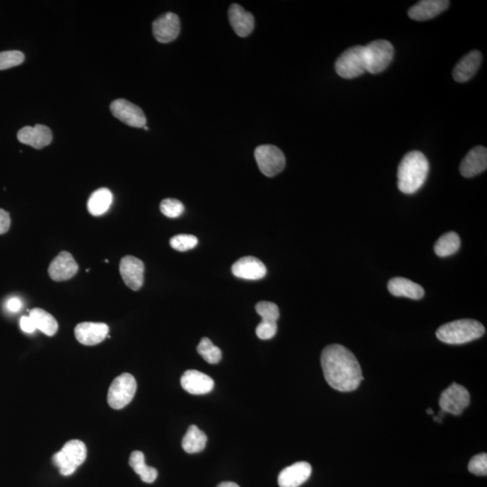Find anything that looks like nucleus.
I'll return each mask as SVG.
<instances>
[{
	"label": "nucleus",
	"mask_w": 487,
	"mask_h": 487,
	"mask_svg": "<svg viewBox=\"0 0 487 487\" xmlns=\"http://www.w3.org/2000/svg\"><path fill=\"white\" fill-rule=\"evenodd\" d=\"M197 351L209 364H218L221 360L222 352L213 345L210 339L204 338L197 346Z\"/></svg>",
	"instance_id": "c85d7f7f"
},
{
	"label": "nucleus",
	"mask_w": 487,
	"mask_h": 487,
	"mask_svg": "<svg viewBox=\"0 0 487 487\" xmlns=\"http://www.w3.org/2000/svg\"><path fill=\"white\" fill-rule=\"evenodd\" d=\"M450 1L447 0H423L409 9L408 15L416 21H426L446 11Z\"/></svg>",
	"instance_id": "aec40b11"
},
{
	"label": "nucleus",
	"mask_w": 487,
	"mask_h": 487,
	"mask_svg": "<svg viewBox=\"0 0 487 487\" xmlns=\"http://www.w3.org/2000/svg\"><path fill=\"white\" fill-rule=\"evenodd\" d=\"M79 270L76 261L71 254L63 251L54 258L49 266V276L55 282H63L73 278Z\"/></svg>",
	"instance_id": "ddd939ff"
},
{
	"label": "nucleus",
	"mask_w": 487,
	"mask_h": 487,
	"mask_svg": "<svg viewBox=\"0 0 487 487\" xmlns=\"http://www.w3.org/2000/svg\"><path fill=\"white\" fill-rule=\"evenodd\" d=\"M113 201L112 192L107 188H101L95 191L88 201V211L93 216L105 214Z\"/></svg>",
	"instance_id": "b1692460"
},
{
	"label": "nucleus",
	"mask_w": 487,
	"mask_h": 487,
	"mask_svg": "<svg viewBox=\"0 0 487 487\" xmlns=\"http://www.w3.org/2000/svg\"><path fill=\"white\" fill-rule=\"evenodd\" d=\"M320 362L327 382L336 391H355L364 380L358 359L344 346H326Z\"/></svg>",
	"instance_id": "f257e3e1"
},
{
	"label": "nucleus",
	"mask_w": 487,
	"mask_h": 487,
	"mask_svg": "<svg viewBox=\"0 0 487 487\" xmlns=\"http://www.w3.org/2000/svg\"><path fill=\"white\" fill-rule=\"evenodd\" d=\"M394 50L393 45L387 40H377L365 47L367 71L377 74L384 71L393 61Z\"/></svg>",
	"instance_id": "0eeeda50"
},
{
	"label": "nucleus",
	"mask_w": 487,
	"mask_h": 487,
	"mask_svg": "<svg viewBox=\"0 0 487 487\" xmlns=\"http://www.w3.org/2000/svg\"><path fill=\"white\" fill-rule=\"evenodd\" d=\"M217 487H240V486L237 485L236 483L233 482H223L220 483Z\"/></svg>",
	"instance_id": "58836bf2"
},
{
	"label": "nucleus",
	"mask_w": 487,
	"mask_h": 487,
	"mask_svg": "<svg viewBox=\"0 0 487 487\" xmlns=\"http://www.w3.org/2000/svg\"><path fill=\"white\" fill-rule=\"evenodd\" d=\"M110 110L114 117L127 126L137 129H143L146 126V117L143 110L129 101L123 99L113 101L110 105Z\"/></svg>",
	"instance_id": "9d476101"
},
{
	"label": "nucleus",
	"mask_w": 487,
	"mask_h": 487,
	"mask_svg": "<svg viewBox=\"0 0 487 487\" xmlns=\"http://www.w3.org/2000/svg\"><path fill=\"white\" fill-rule=\"evenodd\" d=\"M482 63V54L474 50L459 61L453 71V79L457 83H466L476 74Z\"/></svg>",
	"instance_id": "412c9836"
},
{
	"label": "nucleus",
	"mask_w": 487,
	"mask_h": 487,
	"mask_svg": "<svg viewBox=\"0 0 487 487\" xmlns=\"http://www.w3.org/2000/svg\"><path fill=\"white\" fill-rule=\"evenodd\" d=\"M87 457V447L83 441L73 440L68 441L53 457L54 464L61 475H73L78 467L83 465Z\"/></svg>",
	"instance_id": "20e7f679"
},
{
	"label": "nucleus",
	"mask_w": 487,
	"mask_h": 487,
	"mask_svg": "<svg viewBox=\"0 0 487 487\" xmlns=\"http://www.w3.org/2000/svg\"><path fill=\"white\" fill-rule=\"evenodd\" d=\"M137 385L135 377L129 372L119 375L111 384L107 403L111 408L120 410L131 403L135 397Z\"/></svg>",
	"instance_id": "423d86ee"
},
{
	"label": "nucleus",
	"mask_w": 487,
	"mask_h": 487,
	"mask_svg": "<svg viewBox=\"0 0 487 487\" xmlns=\"http://www.w3.org/2000/svg\"><path fill=\"white\" fill-rule=\"evenodd\" d=\"M487 168V150L483 146L474 147L460 163L461 175L472 178L485 172Z\"/></svg>",
	"instance_id": "f3484780"
},
{
	"label": "nucleus",
	"mask_w": 487,
	"mask_h": 487,
	"mask_svg": "<svg viewBox=\"0 0 487 487\" xmlns=\"http://www.w3.org/2000/svg\"><path fill=\"white\" fill-rule=\"evenodd\" d=\"M11 225V220L8 212L0 209V235L6 233Z\"/></svg>",
	"instance_id": "c9c22d12"
},
{
	"label": "nucleus",
	"mask_w": 487,
	"mask_h": 487,
	"mask_svg": "<svg viewBox=\"0 0 487 487\" xmlns=\"http://www.w3.org/2000/svg\"><path fill=\"white\" fill-rule=\"evenodd\" d=\"M119 272L124 283L133 291H139L143 286L145 264L135 257L127 256L122 258Z\"/></svg>",
	"instance_id": "9b49d317"
},
{
	"label": "nucleus",
	"mask_w": 487,
	"mask_h": 487,
	"mask_svg": "<svg viewBox=\"0 0 487 487\" xmlns=\"http://www.w3.org/2000/svg\"><path fill=\"white\" fill-rule=\"evenodd\" d=\"M388 291L392 295L406 297L409 299L421 300L425 292L423 287L413 281L404 277H394L388 282Z\"/></svg>",
	"instance_id": "5701e85b"
},
{
	"label": "nucleus",
	"mask_w": 487,
	"mask_h": 487,
	"mask_svg": "<svg viewBox=\"0 0 487 487\" xmlns=\"http://www.w3.org/2000/svg\"><path fill=\"white\" fill-rule=\"evenodd\" d=\"M25 60V55L20 51H6L0 53V70L18 66Z\"/></svg>",
	"instance_id": "473e14b6"
},
{
	"label": "nucleus",
	"mask_w": 487,
	"mask_h": 487,
	"mask_svg": "<svg viewBox=\"0 0 487 487\" xmlns=\"http://www.w3.org/2000/svg\"><path fill=\"white\" fill-rule=\"evenodd\" d=\"M469 470L474 475L486 476L487 474L486 453L479 454V455L473 457L469 461Z\"/></svg>",
	"instance_id": "72a5a7b5"
},
{
	"label": "nucleus",
	"mask_w": 487,
	"mask_h": 487,
	"mask_svg": "<svg viewBox=\"0 0 487 487\" xmlns=\"http://www.w3.org/2000/svg\"><path fill=\"white\" fill-rule=\"evenodd\" d=\"M232 274L244 280H260L266 276L267 270L262 261L254 257H244L232 266Z\"/></svg>",
	"instance_id": "2eb2a0df"
},
{
	"label": "nucleus",
	"mask_w": 487,
	"mask_h": 487,
	"mask_svg": "<svg viewBox=\"0 0 487 487\" xmlns=\"http://www.w3.org/2000/svg\"><path fill=\"white\" fill-rule=\"evenodd\" d=\"M18 139L25 145L30 146L35 149H42L50 145L53 140V133L48 127L44 125L25 127L19 130Z\"/></svg>",
	"instance_id": "a211bd4d"
},
{
	"label": "nucleus",
	"mask_w": 487,
	"mask_h": 487,
	"mask_svg": "<svg viewBox=\"0 0 487 487\" xmlns=\"http://www.w3.org/2000/svg\"><path fill=\"white\" fill-rule=\"evenodd\" d=\"M426 156L420 151L408 153L399 165L398 188L403 194H413L423 187L429 173Z\"/></svg>",
	"instance_id": "f03ea898"
},
{
	"label": "nucleus",
	"mask_w": 487,
	"mask_h": 487,
	"mask_svg": "<svg viewBox=\"0 0 487 487\" xmlns=\"http://www.w3.org/2000/svg\"><path fill=\"white\" fill-rule=\"evenodd\" d=\"M428 414H433V411L430 408L428 409L426 411Z\"/></svg>",
	"instance_id": "ea45409f"
},
{
	"label": "nucleus",
	"mask_w": 487,
	"mask_h": 487,
	"mask_svg": "<svg viewBox=\"0 0 487 487\" xmlns=\"http://www.w3.org/2000/svg\"><path fill=\"white\" fill-rule=\"evenodd\" d=\"M153 33L156 40L163 44L172 42L180 34V19L175 13L168 12L153 23Z\"/></svg>",
	"instance_id": "f8f14e48"
},
{
	"label": "nucleus",
	"mask_w": 487,
	"mask_h": 487,
	"mask_svg": "<svg viewBox=\"0 0 487 487\" xmlns=\"http://www.w3.org/2000/svg\"><path fill=\"white\" fill-rule=\"evenodd\" d=\"M143 129L145 130H149L148 127H147L146 126L143 127Z\"/></svg>",
	"instance_id": "a19ab883"
},
{
	"label": "nucleus",
	"mask_w": 487,
	"mask_h": 487,
	"mask_svg": "<svg viewBox=\"0 0 487 487\" xmlns=\"http://www.w3.org/2000/svg\"><path fill=\"white\" fill-rule=\"evenodd\" d=\"M277 332V323H267L261 322L257 327L256 333L258 338L267 341L273 339Z\"/></svg>",
	"instance_id": "f704fd0d"
},
{
	"label": "nucleus",
	"mask_w": 487,
	"mask_h": 487,
	"mask_svg": "<svg viewBox=\"0 0 487 487\" xmlns=\"http://www.w3.org/2000/svg\"><path fill=\"white\" fill-rule=\"evenodd\" d=\"M486 333L485 327L475 319H459L446 323L436 332L440 341L450 345H461L476 341Z\"/></svg>",
	"instance_id": "7ed1b4c3"
},
{
	"label": "nucleus",
	"mask_w": 487,
	"mask_h": 487,
	"mask_svg": "<svg viewBox=\"0 0 487 487\" xmlns=\"http://www.w3.org/2000/svg\"><path fill=\"white\" fill-rule=\"evenodd\" d=\"M29 317L34 322L35 329L40 330L44 334L51 336L57 332L58 323L57 319L45 310L39 308L32 310Z\"/></svg>",
	"instance_id": "bb28decb"
},
{
	"label": "nucleus",
	"mask_w": 487,
	"mask_h": 487,
	"mask_svg": "<svg viewBox=\"0 0 487 487\" xmlns=\"http://www.w3.org/2000/svg\"><path fill=\"white\" fill-rule=\"evenodd\" d=\"M312 469L308 462H297L287 467L278 476L280 487H299L310 479Z\"/></svg>",
	"instance_id": "dca6fc26"
},
{
	"label": "nucleus",
	"mask_w": 487,
	"mask_h": 487,
	"mask_svg": "<svg viewBox=\"0 0 487 487\" xmlns=\"http://www.w3.org/2000/svg\"><path fill=\"white\" fill-rule=\"evenodd\" d=\"M160 210L166 217L176 218L184 212V205L175 199H165L160 205Z\"/></svg>",
	"instance_id": "2f4dec72"
},
{
	"label": "nucleus",
	"mask_w": 487,
	"mask_h": 487,
	"mask_svg": "<svg viewBox=\"0 0 487 487\" xmlns=\"http://www.w3.org/2000/svg\"><path fill=\"white\" fill-rule=\"evenodd\" d=\"M208 437L196 425H191L182 439V449L189 454L201 452L207 444Z\"/></svg>",
	"instance_id": "a878e982"
},
{
	"label": "nucleus",
	"mask_w": 487,
	"mask_h": 487,
	"mask_svg": "<svg viewBox=\"0 0 487 487\" xmlns=\"http://www.w3.org/2000/svg\"><path fill=\"white\" fill-rule=\"evenodd\" d=\"M109 326L105 323L81 322L75 328L77 341L85 346L100 344L109 334Z\"/></svg>",
	"instance_id": "4468645a"
},
{
	"label": "nucleus",
	"mask_w": 487,
	"mask_h": 487,
	"mask_svg": "<svg viewBox=\"0 0 487 487\" xmlns=\"http://www.w3.org/2000/svg\"><path fill=\"white\" fill-rule=\"evenodd\" d=\"M461 245L460 237L456 232H449L442 235L437 240L434 246V251L438 257H447L452 256L459 250Z\"/></svg>",
	"instance_id": "cd10ccee"
},
{
	"label": "nucleus",
	"mask_w": 487,
	"mask_h": 487,
	"mask_svg": "<svg viewBox=\"0 0 487 487\" xmlns=\"http://www.w3.org/2000/svg\"><path fill=\"white\" fill-rule=\"evenodd\" d=\"M336 74L344 79H354L367 71L365 47L356 45L346 50L336 61Z\"/></svg>",
	"instance_id": "39448f33"
},
{
	"label": "nucleus",
	"mask_w": 487,
	"mask_h": 487,
	"mask_svg": "<svg viewBox=\"0 0 487 487\" xmlns=\"http://www.w3.org/2000/svg\"><path fill=\"white\" fill-rule=\"evenodd\" d=\"M181 385L186 392L194 395L209 394L214 388L212 378L197 370L186 371L181 378Z\"/></svg>",
	"instance_id": "6ab92c4d"
},
{
	"label": "nucleus",
	"mask_w": 487,
	"mask_h": 487,
	"mask_svg": "<svg viewBox=\"0 0 487 487\" xmlns=\"http://www.w3.org/2000/svg\"><path fill=\"white\" fill-rule=\"evenodd\" d=\"M258 168L267 177H274L286 168V158L282 150L277 146L264 145L258 146L254 151Z\"/></svg>",
	"instance_id": "6e6552de"
},
{
	"label": "nucleus",
	"mask_w": 487,
	"mask_h": 487,
	"mask_svg": "<svg viewBox=\"0 0 487 487\" xmlns=\"http://www.w3.org/2000/svg\"><path fill=\"white\" fill-rule=\"evenodd\" d=\"M23 303L22 300L18 297H12L6 302V309L11 312H18L19 310L22 309Z\"/></svg>",
	"instance_id": "4c0bfd02"
},
{
	"label": "nucleus",
	"mask_w": 487,
	"mask_h": 487,
	"mask_svg": "<svg viewBox=\"0 0 487 487\" xmlns=\"http://www.w3.org/2000/svg\"><path fill=\"white\" fill-rule=\"evenodd\" d=\"M256 310L261 316L263 322L277 323L279 319V308L276 303L270 302H260L257 304Z\"/></svg>",
	"instance_id": "c756f323"
},
{
	"label": "nucleus",
	"mask_w": 487,
	"mask_h": 487,
	"mask_svg": "<svg viewBox=\"0 0 487 487\" xmlns=\"http://www.w3.org/2000/svg\"><path fill=\"white\" fill-rule=\"evenodd\" d=\"M469 404V392L457 382H453L440 395V406L446 413L460 415Z\"/></svg>",
	"instance_id": "1a4fd4ad"
},
{
	"label": "nucleus",
	"mask_w": 487,
	"mask_h": 487,
	"mask_svg": "<svg viewBox=\"0 0 487 487\" xmlns=\"http://www.w3.org/2000/svg\"><path fill=\"white\" fill-rule=\"evenodd\" d=\"M170 245L173 250L184 252L194 248L198 245V238L192 235H176V236L171 238Z\"/></svg>",
	"instance_id": "7c9ffc66"
},
{
	"label": "nucleus",
	"mask_w": 487,
	"mask_h": 487,
	"mask_svg": "<svg viewBox=\"0 0 487 487\" xmlns=\"http://www.w3.org/2000/svg\"><path fill=\"white\" fill-rule=\"evenodd\" d=\"M129 465L140 476L143 482L151 483L158 479V472L155 467L147 466L145 455L141 451H134L129 457Z\"/></svg>",
	"instance_id": "393cba45"
},
{
	"label": "nucleus",
	"mask_w": 487,
	"mask_h": 487,
	"mask_svg": "<svg viewBox=\"0 0 487 487\" xmlns=\"http://www.w3.org/2000/svg\"><path fill=\"white\" fill-rule=\"evenodd\" d=\"M20 327L23 331L25 333H33L37 330L34 322H33V320L29 316L22 317L20 319Z\"/></svg>",
	"instance_id": "e433bc0d"
},
{
	"label": "nucleus",
	"mask_w": 487,
	"mask_h": 487,
	"mask_svg": "<svg viewBox=\"0 0 487 487\" xmlns=\"http://www.w3.org/2000/svg\"><path fill=\"white\" fill-rule=\"evenodd\" d=\"M228 18L232 28L240 37H247L253 31L254 18L251 13L245 11L241 6L233 4L228 11Z\"/></svg>",
	"instance_id": "4be33fe9"
}]
</instances>
